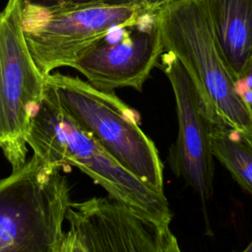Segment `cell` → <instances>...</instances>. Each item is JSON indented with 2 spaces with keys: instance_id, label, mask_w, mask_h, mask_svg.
<instances>
[{
  "instance_id": "6da1fadb",
  "label": "cell",
  "mask_w": 252,
  "mask_h": 252,
  "mask_svg": "<svg viewBox=\"0 0 252 252\" xmlns=\"http://www.w3.org/2000/svg\"><path fill=\"white\" fill-rule=\"evenodd\" d=\"M28 146L46 163L73 165L100 185L109 198L124 205L156 230L168 227L172 214L159 193L112 158L102 146L43 96L32 117Z\"/></svg>"
},
{
  "instance_id": "7a4b0ae2",
  "label": "cell",
  "mask_w": 252,
  "mask_h": 252,
  "mask_svg": "<svg viewBox=\"0 0 252 252\" xmlns=\"http://www.w3.org/2000/svg\"><path fill=\"white\" fill-rule=\"evenodd\" d=\"M44 96L89 132L122 166L163 193V165L140 116L114 92L59 72L44 77Z\"/></svg>"
},
{
  "instance_id": "3957f363",
  "label": "cell",
  "mask_w": 252,
  "mask_h": 252,
  "mask_svg": "<svg viewBox=\"0 0 252 252\" xmlns=\"http://www.w3.org/2000/svg\"><path fill=\"white\" fill-rule=\"evenodd\" d=\"M61 166L33 155L0 179V252H58L70 207Z\"/></svg>"
},
{
  "instance_id": "277c9868",
  "label": "cell",
  "mask_w": 252,
  "mask_h": 252,
  "mask_svg": "<svg viewBox=\"0 0 252 252\" xmlns=\"http://www.w3.org/2000/svg\"><path fill=\"white\" fill-rule=\"evenodd\" d=\"M164 50L174 54L215 118L252 136V117L215 41L201 0H175L159 11Z\"/></svg>"
},
{
  "instance_id": "5b68a950",
  "label": "cell",
  "mask_w": 252,
  "mask_h": 252,
  "mask_svg": "<svg viewBox=\"0 0 252 252\" xmlns=\"http://www.w3.org/2000/svg\"><path fill=\"white\" fill-rule=\"evenodd\" d=\"M21 3V2H20ZM156 10L146 6L21 3L23 34L33 61L45 76L73 67L82 52L110 29Z\"/></svg>"
},
{
  "instance_id": "8992f818",
  "label": "cell",
  "mask_w": 252,
  "mask_h": 252,
  "mask_svg": "<svg viewBox=\"0 0 252 252\" xmlns=\"http://www.w3.org/2000/svg\"><path fill=\"white\" fill-rule=\"evenodd\" d=\"M44 75L26 43L19 0L0 12V149L12 170L27 161L32 117L44 96Z\"/></svg>"
},
{
  "instance_id": "52a82bcc",
  "label": "cell",
  "mask_w": 252,
  "mask_h": 252,
  "mask_svg": "<svg viewBox=\"0 0 252 252\" xmlns=\"http://www.w3.org/2000/svg\"><path fill=\"white\" fill-rule=\"evenodd\" d=\"M161 9L110 29L82 52L72 68L101 91L132 88L141 92L164 51L159 27Z\"/></svg>"
},
{
  "instance_id": "ba28073f",
  "label": "cell",
  "mask_w": 252,
  "mask_h": 252,
  "mask_svg": "<svg viewBox=\"0 0 252 252\" xmlns=\"http://www.w3.org/2000/svg\"><path fill=\"white\" fill-rule=\"evenodd\" d=\"M160 58L161 68L173 91L178 121L177 139L169 152V163L173 172L197 193L206 208L213 193L212 131L214 125L220 122L208 109L174 54L164 50Z\"/></svg>"
},
{
  "instance_id": "9c48e42d",
  "label": "cell",
  "mask_w": 252,
  "mask_h": 252,
  "mask_svg": "<svg viewBox=\"0 0 252 252\" xmlns=\"http://www.w3.org/2000/svg\"><path fill=\"white\" fill-rule=\"evenodd\" d=\"M218 50L233 76L252 56V0H201Z\"/></svg>"
},
{
  "instance_id": "30bf717a",
  "label": "cell",
  "mask_w": 252,
  "mask_h": 252,
  "mask_svg": "<svg viewBox=\"0 0 252 252\" xmlns=\"http://www.w3.org/2000/svg\"><path fill=\"white\" fill-rule=\"evenodd\" d=\"M211 143L213 156L252 195V136L225 124L216 123Z\"/></svg>"
},
{
  "instance_id": "8fae6325",
  "label": "cell",
  "mask_w": 252,
  "mask_h": 252,
  "mask_svg": "<svg viewBox=\"0 0 252 252\" xmlns=\"http://www.w3.org/2000/svg\"><path fill=\"white\" fill-rule=\"evenodd\" d=\"M22 4L54 6L60 4H104L110 6H146L161 9L175 0H19Z\"/></svg>"
},
{
  "instance_id": "7c38bea8",
  "label": "cell",
  "mask_w": 252,
  "mask_h": 252,
  "mask_svg": "<svg viewBox=\"0 0 252 252\" xmlns=\"http://www.w3.org/2000/svg\"><path fill=\"white\" fill-rule=\"evenodd\" d=\"M235 88L238 95L252 117V56L235 80Z\"/></svg>"
},
{
  "instance_id": "4fadbf2b",
  "label": "cell",
  "mask_w": 252,
  "mask_h": 252,
  "mask_svg": "<svg viewBox=\"0 0 252 252\" xmlns=\"http://www.w3.org/2000/svg\"><path fill=\"white\" fill-rule=\"evenodd\" d=\"M158 252H182L178 240L171 232L170 227L156 230Z\"/></svg>"
},
{
  "instance_id": "5bb4252c",
  "label": "cell",
  "mask_w": 252,
  "mask_h": 252,
  "mask_svg": "<svg viewBox=\"0 0 252 252\" xmlns=\"http://www.w3.org/2000/svg\"><path fill=\"white\" fill-rule=\"evenodd\" d=\"M58 252H87L83 243L74 230L69 228L65 233L64 239Z\"/></svg>"
},
{
  "instance_id": "9a60e30c",
  "label": "cell",
  "mask_w": 252,
  "mask_h": 252,
  "mask_svg": "<svg viewBox=\"0 0 252 252\" xmlns=\"http://www.w3.org/2000/svg\"><path fill=\"white\" fill-rule=\"evenodd\" d=\"M238 252H252V239L250 241V243L241 251H238Z\"/></svg>"
}]
</instances>
